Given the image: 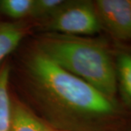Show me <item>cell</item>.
I'll return each mask as SVG.
<instances>
[{
	"mask_svg": "<svg viewBox=\"0 0 131 131\" xmlns=\"http://www.w3.org/2000/svg\"><path fill=\"white\" fill-rule=\"evenodd\" d=\"M26 83L36 104L57 131H74L80 120L115 113L113 100L63 70L36 47L26 57Z\"/></svg>",
	"mask_w": 131,
	"mask_h": 131,
	"instance_id": "cell-1",
	"label": "cell"
},
{
	"mask_svg": "<svg viewBox=\"0 0 131 131\" xmlns=\"http://www.w3.org/2000/svg\"><path fill=\"white\" fill-rule=\"evenodd\" d=\"M36 47L63 70L113 99L117 90L116 68L101 43L74 36L47 33Z\"/></svg>",
	"mask_w": 131,
	"mask_h": 131,
	"instance_id": "cell-2",
	"label": "cell"
},
{
	"mask_svg": "<svg viewBox=\"0 0 131 131\" xmlns=\"http://www.w3.org/2000/svg\"><path fill=\"white\" fill-rule=\"evenodd\" d=\"M41 26L48 33L74 37L94 35L102 29L95 5L85 1H66L56 13L41 21Z\"/></svg>",
	"mask_w": 131,
	"mask_h": 131,
	"instance_id": "cell-3",
	"label": "cell"
},
{
	"mask_svg": "<svg viewBox=\"0 0 131 131\" xmlns=\"http://www.w3.org/2000/svg\"><path fill=\"white\" fill-rule=\"evenodd\" d=\"M102 25L118 38H131V1L98 0L95 4Z\"/></svg>",
	"mask_w": 131,
	"mask_h": 131,
	"instance_id": "cell-4",
	"label": "cell"
},
{
	"mask_svg": "<svg viewBox=\"0 0 131 131\" xmlns=\"http://www.w3.org/2000/svg\"><path fill=\"white\" fill-rule=\"evenodd\" d=\"M9 131H57L19 100L12 99Z\"/></svg>",
	"mask_w": 131,
	"mask_h": 131,
	"instance_id": "cell-5",
	"label": "cell"
},
{
	"mask_svg": "<svg viewBox=\"0 0 131 131\" xmlns=\"http://www.w3.org/2000/svg\"><path fill=\"white\" fill-rule=\"evenodd\" d=\"M27 32L28 27L23 22L0 21V65L15 50Z\"/></svg>",
	"mask_w": 131,
	"mask_h": 131,
	"instance_id": "cell-6",
	"label": "cell"
},
{
	"mask_svg": "<svg viewBox=\"0 0 131 131\" xmlns=\"http://www.w3.org/2000/svg\"><path fill=\"white\" fill-rule=\"evenodd\" d=\"M10 67L8 64L0 66V131H9L11 120L12 99L10 98Z\"/></svg>",
	"mask_w": 131,
	"mask_h": 131,
	"instance_id": "cell-7",
	"label": "cell"
},
{
	"mask_svg": "<svg viewBox=\"0 0 131 131\" xmlns=\"http://www.w3.org/2000/svg\"><path fill=\"white\" fill-rule=\"evenodd\" d=\"M34 0H0V13L17 21L30 17Z\"/></svg>",
	"mask_w": 131,
	"mask_h": 131,
	"instance_id": "cell-8",
	"label": "cell"
},
{
	"mask_svg": "<svg viewBox=\"0 0 131 131\" xmlns=\"http://www.w3.org/2000/svg\"><path fill=\"white\" fill-rule=\"evenodd\" d=\"M65 3L64 0H34L30 18L45 21L56 13Z\"/></svg>",
	"mask_w": 131,
	"mask_h": 131,
	"instance_id": "cell-9",
	"label": "cell"
},
{
	"mask_svg": "<svg viewBox=\"0 0 131 131\" xmlns=\"http://www.w3.org/2000/svg\"><path fill=\"white\" fill-rule=\"evenodd\" d=\"M118 77L124 92L131 98V55H121L117 65Z\"/></svg>",
	"mask_w": 131,
	"mask_h": 131,
	"instance_id": "cell-10",
	"label": "cell"
}]
</instances>
